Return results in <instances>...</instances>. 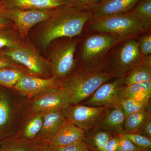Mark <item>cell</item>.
I'll return each instance as SVG.
<instances>
[{
  "label": "cell",
  "mask_w": 151,
  "mask_h": 151,
  "mask_svg": "<svg viewBox=\"0 0 151 151\" xmlns=\"http://www.w3.org/2000/svg\"><path fill=\"white\" fill-rule=\"evenodd\" d=\"M92 18L91 12L69 6L58 8L50 18L43 22L44 24L39 35L40 43L45 49L57 39L72 38L79 35Z\"/></svg>",
  "instance_id": "6da1fadb"
},
{
  "label": "cell",
  "mask_w": 151,
  "mask_h": 151,
  "mask_svg": "<svg viewBox=\"0 0 151 151\" xmlns=\"http://www.w3.org/2000/svg\"><path fill=\"white\" fill-rule=\"evenodd\" d=\"M105 70L92 71L78 68L62 80L60 86L65 89L71 105L87 100L101 85L114 78Z\"/></svg>",
  "instance_id": "7a4b0ae2"
},
{
  "label": "cell",
  "mask_w": 151,
  "mask_h": 151,
  "mask_svg": "<svg viewBox=\"0 0 151 151\" xmlns=\"http://www.w3.org/2000/svg\"><path fill=\"white\" fill-rule=\"evenodd\" d=\"M98 33L87 36L83 41L79 68L92 71L104 70L105 58L108 52L122 41L113 35Z\"/></svg>",
  "instance_id": "3957f363"
},
{
  "label": "cell",
  "mask_w": 151,
  "mask_h": 151,
  "mask_svg": "<svg viewBox=\"0 0 151 151\" xmlns=\"http://www.w3.org/2000/svg\"><path fill=\"white\" fill-rule=\"evenodd\" d=\"M137 41L133 37L121 41L107 54L104 70L114 78H124L142 61Z\"/></svg>",
  "instance_id": "277c9868"
},
{
  "label": "cell",
  "mask_w": 151,
  "mask_h": 151,
  "mask_svg": "<svg viewBox=\"0 0 151 151\" xmlns=\"http://www.w3.org/2000/svg\"><path fill=\"white\" fill-rule=\"evenodd\" d=\"M89 22L90 30L111 34L121 40L133 37L147 30L142 22L130 12L92 18Z\"/></svg>",
  "instance_id": "5b68a950"
},
{
  "label": "cell",
  "mask_w": 151,
  "mask_h": 151,
  "mask_svg": "<svg viewBox=\"0 0 151 151\" xmlns=\"http://www.w3.org/2000/svg\"><path fill=\"white\" fill-rule=\"evenodd\" d=\"M1 51L12 61L21 64L31 75L43 78L52 76L50 61L42 56L30 44L23 42L15 48Z\"/></svg>",
  "instance_id": "8992f818"
},
{
  "label": "cell",
  "mask_w": 151,
  "mask_h": 151,
  "mask_svg": "<svg viewBox=\"0 0 151 151\" xmlns=\"http://www.w3.org/2000/svg\"><path fill=\"white\" fill-rule=\"evenodd\" d=\"M77 45V40L67 41L52 50L50 57L52 76L63 80L75 71L74 56Z\"/></svg>",
  "instance_id": "52a82bcc"
},
{
  "label": "cell",
  "mask_w": 151,
  "mask_h": 151,
  "mask_svg": "<svg viewBox=\"0 0 151 151\" xmlns=\"http://www.w3.org/2000/svg\"><path fill=\"white\" fill-rule=\"evenodd\" d=\"M57 9L2 10L0 11V15L7 21L13 23L17 29L20 37L24 38L34 26L48 19L54 14Z\"/></svg>",
  "instance_id": "ba28073f"
},
{
  "label": "cell",
  "mask_w": 151,
  "mask_h": 151,
  "mask_svg": "<svg viewBox=\"0 0 151 151\" xmlns=\"http://www.w3.org/2000/svg\"><path fill=\"white\" fill-rule=\"evenodd\" d=\"M107 108L78 104L68 105L62 111L68 121L86 131L94 128Z\"/></svg>",
  "instance_id": "9c48e42d"
},
{
  "label": "cell",
  "mask_w": 151,
  "mask_h": 151,
  "mask_svg": "<svg viewBox=\"0 0 151 151\" xmlns=\"http://www.w3.org/2000/svg\"><path fill=\"white\" fill-rule=\"evenodd\" d=\"M126 85L124 78H113L101 85L89 98L79 104L109 108L117 106Z\"/></svg>",
  "instance_id": "30bf717a"
},
{
  "label": "cell",
  "mask_w": 151,
  "mask_h": 151,
  "mask_svg": "<svg viewBox=\"0 0 151 151\" xmlns=\"http://www.w3.org/2000/svg\"><path fill=\"white\" fill-rule=\"evenodd\" d=\"M29 107L33 113H44L53 110H62L71 105L65 89L60 86L32 97Z\"/></svg>",
  "instance_id": "8fae6325"
},
{
  "label": "cell",
  "mask_w": 151,
  "mask_h": 151,
  "mask_svg": "<svg viewBox=\"0 0 151 151\" xmlns=\"http://www.w3.org/2000/svg\"><path fill=\"white\" fill-rule=\"evenodd\" d=\"M62 80L53 76L48 78H40L31 75L24 76L14 89L22 95L30 98L60 86Z\"/></svg>",
  "instance_id": "7c38bea8"
},
{
  "label": "cell",
  "mask_w": 151,
  "mask_h": 151,
  "mask_svg": "<svg viewBox=\"0 0 151 151\" xmlns=\"http://www.w3.org/2000/svg\"><path fill=\"white\" fill-rule=\"evenodd\" d=\"M64 6V0H0V11L54 9Z\"/></svg>",
  "instance_id": "4fadbf2b"
},
{
  "label": "cell",
  "mask_w": 151,
  "mask_h": 151,
  "mask_svg": "<svg viewBox=\"0 0 151 151\" xmlns=\"http://www.w3.org/2000/svg\"><path fill=\"white\" fill-rule=\"evenodd\" d=\"M43 114L42 127L33 140L35 144H43L49 140L67 121L62 110H53Z\"/></svg>",
  "instance_id": "5bb4252c"
},
{
  "label": "cell",
  "mask_w": 151,
  "mask_h": 151,
  "mask_svg": "<svg viewBox=\"0 0 151 151\" xmlns=\"http://www.w3.org/2000/svg\"><path fill=\"white\" fill-rule=\"evenodd\" d=\"M126 116L118 105L107 108L93 129L104 130L117 135L125 134L124 124Z\"/></svg>",
  "instance_id": "9a60e30c"
},
{
  "label": "cell",
  "mask_w": 151,
  "mask_h": 151,
  "mask_svg": "<svg viewBox=\"0 0 151 151\" xmlns=\"http://www.w3.org/2000/svg\"><path fill=\"white\" fill-rule=\"evenodd\" d=\"M141 0H103L91 12L92 18L127 13Z\"/></svg>",
  "instance_id": "2e32d148"
},
{
  "label": "cell",
  "mask_w": 151,
  "mask_h": 151,
  "mask_svg": "<svg viewBox=\"0 0 151 151\" xmlns=\"http://www.w3.org/2000/svg\"><path fill=\"white\" fill-rule=\"evenodd\" d=\"M85 132L67 120L54 137L45 143L57 147L69 145L82 141Z\"/></svg>",
  "instance_id": "e0dca14e"
},
{
  "label": "cell",
  "mask_w": 151,
  "mask_h": 151,
  "mask_svg": "<svg viewBox=\"0 0 151 151\" xmlns=\"http://www.w3.org/2000/svg\"><path fill=\"white\" fill-rule=\"evenodd\" d=\"M142 56L141 62L124 77L126 86L151 80V57Z\"/></svg>",
  "instance_id": "ac0fdd59"
},
{
  "label": "cell",
  "mask_w": 151,
  "mask_h": 151,
  "mask_svg": "<svg viewBox=\"0 0 151 151\" xmlns=\"http://www.w3.org/2000/svg\"><path fill=\"white\" fill-rule=\"evenodd\" d=\"M116 135L104 130L92 129L85 131L82 141L92 151H102L106 143Z\"/></svg>",
  "instance_id": "d6986e66"
},
{
  "label": "cell",
  "mask_w": 151,
  "mask_h": 151,
  "mask_svg": "<svg viewBox=\"0 0 151 151\" xmlns=\"http://www.w3.org/2000/svg\"><path fill=\"white\" fill-rule=\"evenodd\" d=\"M151 97V80L126 86L122 90V99H150Z\"/></svg>",
  "instance_id": "ffe728a7"
},
{
  "label": "cell",
  "mask_w": 151,
  "mask_h": 151,
  "mask_svg": "<svg viewBox=\"0 0 151 151\" xmlns=\"http://www.w3.org/2000/svg\"><path fill=\"white\" fill-rule=\"evenodd\" d=\"M30 75L25 68H0V85L14 88L24 76Z\"/></svg>",
  "instance_id": "44dd1931"
},
{
  "label": "cell",
  "mask_w": 151,
  "mask_h": 151,
  "mask_svg": "<svg viewBox=\"0 0 151 151\" xmlns=\"http://www.w3.org/2000/svg\"><path fill=\"white\" fill-rule=\"evenodd\" d=\"M150 99L124 98L120 100L118 105L127 117L133 113L144 110L151 111Z\"/></svg>",
  "instance_id": "7402d4cb"
},
{
  "label": "cell",
  "mask_w": 151,
  "mask_h": 151,
  "mask_svg": "<svg viewBox=\"0 0 151 151\" xmlns=\"http://www.w3.org/2000/svg\"><path fill=\"white\" fill-rule=\"evenodd\" d=\"M151 118V111L144 110L127 116L124 124L125 134H135Z\"/></svg>",
  "instance_id": "603a6c76"
},
{
  "label": "cell",
  "mask_w": 151,
  "mask_h": 151,
  "mask_svg": "<svg viewBox=\"0 0 151 151\" xmlns=\"http://www.w3.org/2000/svg\"><path fill=\"white\" fill-rule=\"evenodd\" d=\"M33 114L26 122L22 132V138L31 141H33L40 132L44 121L43 113Z\"/></svg>",
  "instance_id": "cb8c5ba5"
},
{
  "label": "cell",
  "mask_w": 151,
  "mask_h": 151,
  "mask_svg": "<svg viewBox=\"0 0 151 151\" xmlns=\"http://www.w3.org/2000/svg\"><path fill=\"white\" fill-rule=\"evenodd\" d=\"M35 144L24 138H10L1 142L0 151H32Z\"/></svg>",
  "instance_id": "d4e9b609"
},
{
  "label": "cell",
  "mask_w": 151,
  "mask_h": 151,
  "mask_svg": "<svg viewBox=\"0 0 151 151\" xmlns=\"http://www.w3.org/2000/svg\"><path fill=\"white\" fill-rule=\"evenodd\" d=\"M19 34L9 26L0 27V50L15 48L23 42Z\"/></svg>",
  "instance_id": "484cf974"
},
{
  "label": "cell",
  "mask_w": 151,
  "mask_h": 151,
  "mask_svg": "<svg viewBox=\"0 0 151 151\" xmlns=\"http://www.w3.org/2000/svg\"><path fill=\"white\" fill-rule=\"evenodd\" d=\"M130 12L145 24L147 30L151 26V0H141Z\"/></svg>",
  "instance_id": "4316f807"
},
{
  "label": "cell",
  "mask_w": 151,
  "mask_h": 151,
  "mask_svg": "<svg viewBox=\"0 0 151 151\" xmlns=\"http://www.w3.org/2000/svg\"><path fill=\"white\" fill-rule=\"evenodd\" d=\"M130 140L140 151H151V139L137 134L121 135Z\"/></svg>",
  "instance_id": "83f0119b"
},
{
  "label": "cell",
  "mask_w": 151,
  "mask_h": 151,
  "mask_svg": "<svg viewBox=\"0 0 151 151\" xmlns=\"http://www.w3.org/2000/svg\"><path fill=\"white\" fill-rule=\"evenodd\" d=\"M11 114V108L7 97L4 94L0 95V129L8 124Z\"/></svg>",
  "instance_id": "f1b7e54d"
},
{
  "label": "cell",
  "mask_w": 151,
  "mask_h": 151,
  "mask_svg": "<svg viewBox=\"0 0 151 151\" xmlns=\"http://www.w3.org/2000/svg\"><path fill=\"white\" fill-rule=\"evenodd\" d=\"M65 5L81 11L91 12L103 0H64Z\"/></svg>",
  "instance_id": "f546056e"
},
{
  "label": "cell",
  "mask_w": 151,
  "mask_h": 151,
  "mask_svg": "<svg viewBox=\"0 0 151 151\" xmlns=\"http://www.w3.org/2000/svg\"><path fill=\"white\" fill-rule=\"evenodd\" d=\"M138 47L142 56L151 54V35L148 34L143 36L137 41Z\"/></svg>",
  "instance_id": "4dcf8cb0"
},
{
  "label": "cell",
  "mask_w": 151,
  "mask_h": 151,
  "mask_svg": "<svg viewBox=\"0 0 151 151\" xmlns=\"http://www.w3.org/2000/svg\"><path fill=\"white\" fill-rule=\"evenodd\" d=\"M117 151H140L129 139L119 135V144Z\"/></svg>",
  "instance_id": "1f68e13d"
},
{
  "label": "cell",
  "mask_w": 151,
  "mask_h": 151,
  "mask_svg": "<svg viewBox=\"0 0 151 151\" xmlns=\"http://www.w3.org/2000/svg\"><path fill=\"white\" fill-rule=\"evenodd\" d=\"M56 151H92L82 141L64 147H57Z\"/></svg>",
  "instance_id": "d6a6232c"
},
{
  "label": "cell",
  "mask_w": 151,
  "mask_h": 151,
  "mask_svg": "<svg viewBox=\"0 0 151 151\" xmlns=\"http://www.w3.org/2000/svg\"><path fill=\"white\" fill-rule=\"evenodd\" d=\"M24 68L22 65L17 64L5 56L0 50V68Z\"/></svg>",
  "instance_id": "836d02e7"
},
{
  "label": "cell",
  "mask_w": 151,
  "mask_h": 151,
  "mask_svg": "<svg viewBox=\"0 0 151 151\" xmlns=\"http://www.w3.org/2000/svg\"><path fill=\"white\" fill-rule=\"evenodd\" d=\"M119 135H116L106 143L102 151H117L119 144Z\"/></svg>",
  "instance_id": "e575fe53"
},
{
  "label": "cell",
  "mask_w": 151,
  "mask_h": 151,
  "mask_svg": "<svg viewBox=\"0 0 151 151\" xmlns=\"http://www.w3.org/2000/svg\"><path fill=\"white\" fill-rule=\"evenodd\" d=\"M135 134H139L151 139V118L149 119L142 128Z\"/></svg>",
  "instance_id": "d590c367"
},
{
  "label": "cell",
  "mask_w": 151,
  "mask_h": 151,
  "mask_svg": "<svg viewBox=\"0 0 151 151\" xmlns=\"http://www.w3.org/2000/svg\"><path fill=\"white\" fill-rule=\"evenodd\" d=\"M56 147L48 144H35L32 151H56Z\"/></svg>",
  "instance_id": "8d00e7d4"
},
{
  "label": "cell",
  "mask_w": 151,
  "mask_h": 151,
  "mask_svg": "<svg viewBox=\"0 0 151 151\" xmlns=\"http://www.w3.org/2000/svg\"><path fill=\"white\" fill-rule=\"evenodd\" d=\"M9 22L3 19L0 16V25L4 26H9Z\"/></svg>",
  "instance_id": "74e56055"
},
{
  "label": "cell",
  "mask_w": 151,
  "mask_h": 151,
  "mask_svg": "<svg viewBox=\"0 0 151 151\" xmlns=\"http://www.w3.org/2000/svg\"><path fill=\"white\" fill-rule=\"evenodd\" d=\"M6 27V26H2V25H0V27Z\"/></svg>",
  "instance_id": "f35d334b"
},
{
  "label": "cell",
  "mask_w": 151,
  "mask_h": 151,
  "mask_svg": "<svg viewBox=\"0 0 151 151\" xmlns=\"http://www.w3.org/2000/svg\"><path fill=\"white\" fill-rule=\"evenodd\" d=\"M1 137H0V145H1Z\"/></svg>",
  "instance_id": "ab89813d"
},
{
  "label": "cell",
  "mask_w": 151,
  "mask_h": 151,
  "mask_svg": "<svg viewBox=\"0 0 151 151\" xmlns=\"http://www.w3.org/2000/svg\"><path fill=\"white\" fill-rule=\"evenodd\" d=\"M0 16H1V15H0Z\"/></svg>",
  "instance_id": "60d3db41"
}]
</instances>
